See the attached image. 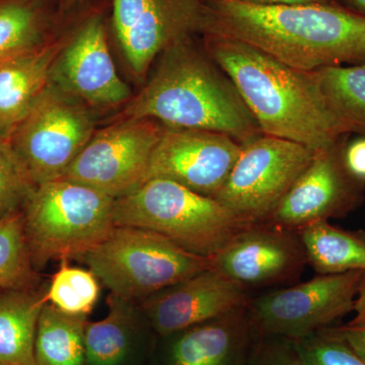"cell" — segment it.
<instances>
[{"mask_svg": "<svg viewBox=\"0 0 365 365\" xmlns=\"http://www.w3.org/2000/svg\"><path fill=\"white\" fill-rule=\"evenodd\" d=\"M204 35L247 43L292 68L365 63V16L339 4L260 6L204 0Z\"/></svg>", "mask_w": 365, "mask_h": 365, "instance_id": "1", "label": "cell"}, {"mask_svg": "<svg viewBox=\"0 0 365 365\" xmlns=\"http://www.w3.org/2000/svg\"><path fill=\"white\" fill-rule=\"evenodd\" d=\"M205 50L230 76L265 135L314 153L352 134L322 93L314 71L292 68L254 46L205 35Z\"/></svg>", "mask_w": 365, "mask_h": 365, "instance_id": "2", "label": "cell"}, {"mask_svg": "<svg viewBox=\"0 0 365 365\" xmlns=\"http://www.w3.org/2000/svg\"><path fill=\"white\" fill-rule=\"evenodd\" d=\"M193 38L170 46L121 119H153L167 127L220 132L245 143L262 135L230 76Z\"/></svg>", "mask_w": 365, "mask_h": 365, "instance_id": "3", "label": "cell"}, {"mask_svg": "<svg viewBox=\"0 0 365 365\" xmlns=\"http://www.w3.org/2000/svg\"><path fill=\"white\" fill-rule=\"evenodd\" d=\"M114 222L163 235L190 253L212 258L256 222H249L213 197L162 178L146 180L115 199Z\"/></svg>", "mask_w": 365, "mask_h": 365, "instance_id": "4", "label": "cell"}, {"mask_svg": "<svg viewBox=\"0 0 365 365\" xmlns=\"http://www.w3.org/2000/svg\"><path fill=\"white\" fill-rule=\"evenodd\" d=\"M115 199L71 180L34 186L21 207L36 270L54 261L81 260L114 227Z\"/></svg>", "mask_w": 365, "mask_h": 365, "instance_id": "5", "label": "cell"}, {"mask_svg": "<svg viewBox=\"0 0 365 365\" xmlns=\"http://www.w3.org/2000/svg\"><path fill=\"white\" fill-rule=\"evenodd\" d=\"M81 261L110 294L135 302L211 268L210 258L190 253L162 235L117 225Z\"/></svg>", "mask_w": 365, "mask_h": 365, "instance_id": "6", "label": "cell"}, {"mask_svg": "<svg viewBox=\"0 0 365 365\" xmlns=\"http://www.w3.org/2000/svg\"><path fill=\"white\" fill-rule=\"evenodd\" d=\"M91 108L50 81L9 139L32 186L61 179L93 135Z\"/></svg>", "mask_w": 365, "mask_h": 365, "instance_id": "7", "label": "cell"}, {"mask_svg": "<svg viewBox=\"0 0 365 365\" xmlns=\"http://www.w3.org/2000/svg\"><path fill=\"white\" fill-rule=\"evenodd\" d=\"M319 275L250 300L248 311L259 337L299 341L328 328L354 309L362 273Z\"/></svg>", "mask_w": 365, "mask_h": 365, "instance_id": "8", "label": "cell"}, {"mask_svg": "<svg viewBox=\"0 0 365 365\" xmlns=\"http://www.w3.org/2000/svg\"><path fill=\"white\" fill-rule=\"evenodd\" d=\"M314 155L302 144L262 134L242 145L215 198L249 222H266Z\"/></svg>", "mask_w": 365, "mask_h": 365, "instance_id": "9", "label": "cell"}, {"mask_svg": "<svg viewBox=\"0 0 365 365\" xmlns=\"http://www.w3.org/2000/svg\"><path fill=\"white\" fill-rule=\"evenodd\" d=\"M165 128L153 119H121L96 130L62 178L119 198L145 181Z\"/></svg>", "mask_w": 365, "mask_h": 365, "instance_id": "10", "label": "cell"}, {"mask_svg": "<svg viewBox=\"0 0 365 365\" xmlns=\"http://www.w3.org/2000/svg\"><path fill=\"white\" fill-rule=\"evenodd\" d=\"M204 0H113V25L139 81L170 46L205 30Z\"/></svg>", "mask_w": 365, "mask_h": 365, "instance_id": "11", "label": "cell"}, {"mask_svg": "<svg viewBox=\"0 0 365 365\" xmlns=\"http://www.w3.org/2000/svg\"><path fill=\"white\" fill-rule=\"evenodd\" d=\"M347 137L314 153L311 163L265 222L297 232L319 220L345 217L361 206L365 180L348 169Z\"/></svg>", "mask_w": 365, "mask_h": 365, "instance_id": "12", "label": "cell"}, {"mask_svg": "<svg viewBox=\"0 0 365 365\" xmlns=\"http://www.w3.org/2000/svg\"><path fill=\"white\" fill-rule=\"evenodd\" d=\"M210 259L211 268L249 292L294 282L307 265L299 234L265 222L242 230Z\"/></svg>", "mask_w": 365, "mask_h": 365, "instance_id": "13", "label": "cell"}, {"mask_svg": "<svg viewBox=\"0 0 365 365\" xmlns=\"http://www.w3.org/2000/svg\"><path fill=\"white\" fill-rule=\"evenodd\" d=\"M242 145L220 132L165 126L151 155L146 180H170L215 197L227 182Z\"/></svg>", "mask_w": 365, "mask_h": 365, "instance_id": "14", "label": "cell"}, {"mask_svg": "<svg viewBox=\"0 0 365 365\" xmlns=\"http://www.w3.org/2000/svg\"><path fill=\"white\" fill-rule=\"evenodd\" d=\"M50 81L91 109L126 105L132 91L118 74L102 21L91 19L62 47Z\"/></svg>", "mask_w": 365, "mask_h": 365, "instance_id": "15", "label": "cell"}, {"mask_svg": "<svg viewBox=\"0 0 365 365\" xmlns=\"http://www.w3.org/2000/svg\"><path fill=\"white\" fill-rule=\"evenodd\" d=\"M251 294L209 268L137 302L158 336L184 330L247 307Z\"/></svg>", "mask_w": 365, "mask_h": 365, "instance_id": "16", "label": "cell"}, {"mask_svg": "<svg viewBox=\"0 0 365 365\" xmlns=\"http://www.w3.org/2000/svg\"><path fill=\"white\" fill-rule=\"evenodd\" d=\"M259 338L247 306L158 336L148 365H248Z\"/></svg>", "mask_w": 365, "mask_h": 365, "instance_id": "17", "label": "cell"}, {"mask_svg": "<svg viewBox=\"0 0 365 365\" xmlns=\"http://www.w3.org/2000/svg\"><path fill=\"white\" fill-rule=\"evenodd\" d=\"M108 314L86 326V365H148L157 343L143 309L135 302L110 294Z\"/></svg>", "mask_w": 365, "mask_h": 365, "instance_id": "18", "label": "cell"}, {"mask_svg": "<svg viewBox=\"0 0 365 365\" xmlns=\"http://www.w3.org/2000/svg\"><path fill=\"white\" fill-rule=\"evenodd\" d=\"M64 45L45 44L0 62V137L9 141L50 83Z\"/></svg>", "mask_w": 365, "mask_h": 365, "instance_id": "19", "label": "cell"}, {"mask_svg": "<svg viewBox=\"0 0 365 365\" xmlns=\"http://www.w3.org/2000/svg\"><path fill=\"white\" fill-rule=\"evenodd\" d=\"M46 288L0 292V365H37L35 339Z\"/></svg>", "mask_w": 365, "mask_h": 365, "instance_id": "20", "label": "cell"}, {"mask_svg": "<svg viewBox=\"0 0 365 365\" xmlns=\"http://www.w3.org/2000/svg\"><path fill=\"white\" fill-rule=\"evenodd\" d=\"M307 264L319 275L365 271V230H345L319 220L297 230Z\"/></svg>", "mask_w": 365, "mask_h": 365, "instance_id": "21", "label": "cell"}, {"mask_svg": "<svg viewBox=\"0 0 365 365\" xmlns=\"http://www.w3.org/2000/svg\"><path fill=\"white\" fill-rule=\"evenodd\" d=\"M88 317L73 316L46 304L35 339L37 365H86Z\"/></svg>", "mask_w": 365, "mask_h": 365, "instance_id": "22", "label": "cell"}, {"mask_svg": "<svg viewBox=\"0 0 365 365\" xmlns=\"http://www.w3.org/2000/svg\"><path fill=\"white\" fill-rule=\"evenodd\" d=\"M329 105L351 129L365 137V63L314 71Z\"/></svg>", "mask_w": 365, "mask_h": 365, "instance_id": "23", "label": "cell"}, {"mask_svg": "<svg viewBox=\"0 0 365 365\" xmlns=\"http://www.w3.org/2000/svg\"><path fill=\"white\" fill-rule=\"evenodd\" d=\"M38 283L21 209L0 220V290L32 289Z\"/></svg>", "mask_w": 365, "mask_h": 365, "instance_id": "24", "label": "cell"}, {"mask_svg": "<svg viewBox=\"0 0 365 365\" xmlns=\"http://www.w3.org/2000/svg\"><path fill=\"white\" fill-rule=\"evenodd\" d=\"M100 294V280L91 269L74 267L68 261H62L46 288L45 297L48 304L63 313L88 317Z\"/></svg>", "mask_w": 365, "mask_h": 365, "instance_id": "25", "label": "cell"}, {"mask_svg": "<svg viewBox=\"0 0 365 365\" xmlns=\"http://www.w3.org/2000/svg\"><path fill=\"white\" fill-rule=\"evenodd\" d=\"M39 14L20 0L0 4V62L33 51L47 43Z\"/></svg>", "mask_w": 365, "mask_h": 365, "instance_id": "26", "label": "cell"}, {"mask_svg": "<svg viewBox=\"0 0 365 365\" xmlns=\"http://www.w3.org/2000/svg\"><path fill=\"white\" fill-rule=\"evenodd\" d=\"M294 344L304 365H365L330 327Z\"/></svg>", "mask_w": 365, "mask_h": 365, "instance_id": "27", "label": "cell"}, {"mask_svg": "<svg viewBox=\"0 0 365 365\" xmlns=\"http://www.w3.org/2000/svg\"><path fill=\"white\" fill-rule=\"evenodd\" d=\"M9 141L0 137V220L21 210L33 189Z\"/></svg>", "mask_w": 365, "mask_h": 365, "instance_id": "28", "label": "cell"}, {"mask_svg": "<svg viewBox=\"0 0 365 365\" xmlns=\"http://www.w3.org/2000/svg\"><path fill=\"white\" fill-rule=\"evenodd\" d=\"M248 365H304L294 342L280 338H259Z\"/></svg>", "mask_w": 365, "mask_h": 365, "instance_id": "29", "label": "cell"}, {"mask_svg": "<svg viewBox=\"0 0 365 365\" xmlns=\"http://www.w3.org/2000/svg\"><path fill=\"white\" fill-rule=\"evenodd\" d=\"M330 329L349 346L357 356L365 361V322L360 324L348 323L347 325L336 328L330 327Z\"/></svg>", "mask_w": 365, "mask_h": 365, "instance_id": "30", "label": "cell"}, {"mask_svg": "<svg viewBox=\"0 0 365 365\" xmlns=\"http://www.w3.org/2000/svg\"><path fill=\"white\" fill-rule=\"evenodd\" d=\"M345 160L348 169L355 176L365 180V137L347 144Z\"/></svg>", "mask_w": 365, "mask_h": 365, "instance_id": "31", "label": "cell"}, {"mask_svg": "<svg viewBox=\"0 0 365 365\" xmlns=\"http://www.w3.org/2000/svg\"><path fill=\"white\" fill-rule=\"evenodd\" d=\"M260 6H302V4H337L335 0H235Z\"/></svg>", "mask_w": 365, "mask_h": 365, "instance_id": "32", "label": "cell"}, {"mask_svg": "<svg viewBox=\"0 0 365 365\" xmlns=\"http://www.w3.org/2000/svg\"><path fill=\"white\" fill-rule=\"evenodd\" d=\"M354 319L350 324H360L365 322V271L362 273L361 279H360L359 292H357L356 299H355Z\"/></svg>", "mask_w": 365, "mask_h": 365, "instance_id": "33", "label": "cell"}, {"mask_svg": "<svg viewBox=\"0 0 365 365\" xmlns=\"http://www.w3.org/2000/svg\"><path fill=\"white\" fill-rule=\"evenodd\" d=\"M335 1L346 9H351L354 13L365 16V0H335Z\"/></svg>", "mask_w": 365, "mask_h": 365, "instance_id": "34", "label": "cell"}, {"mask_svg": "<svg viewBox=\"0 0 365 365\" xmlns=\"http://www.w3.org/2000/svg\"><path fill=\"white\" fill-rule=\"evenodd\" d=\"M0 292H1V290H0Z\"/></svg>", "mask_w": 365, "mask_h": 365, "instance_id": "35", "label": "cell"}]
</instances>
